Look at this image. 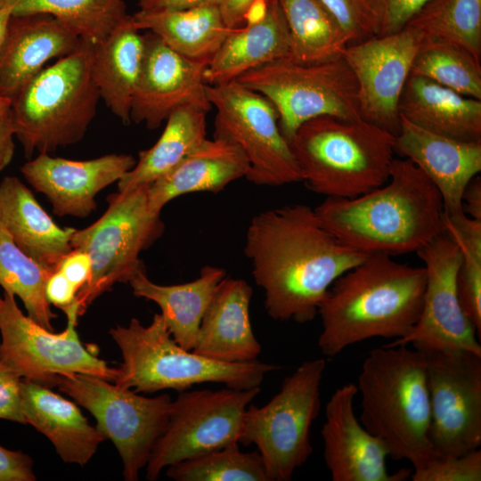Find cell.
<instances>
[{"mask_svg": "<svg viewBox=\"0 0 481 481\" xmlns=\"http://www.w3.org/2000/svg\"><path fill=\"white\" fill-rule=\"evenodd\" d=\"M244 251L267 314L298 323L312 322L333 282L369 256L343 244L306 204L256 215Z\"/></svg>", "mask_w": 481, "mask_h": 481, "instance_id": "6da1fadb", "label": "cell"}, {"mask_svg": "<svg viewBox=\"0 0 481 481\" xmlns=\"http://www.w3.org/2000/svg\"><path fill=\"white\" fill-rule=\"evenodd\" d=\"M314 210L337 239L366 255L417 253L444 232L442 197L408 159H394L381 186L355 198H326Z\"/></svg>", "mask_w": 481, "mask_h": 481, "instance_id": "7a4b0ae2", "label": "cell"}, {"mask_svg": "<svg viewBox=\"0 0 481 481\" xmlns=\"http://www.w3.org/2000/svg\"><path fill=\"white\" fill-rule=\"evenodd\" d=\"M425 285L423 266L369 255L333 282L319 306L321 353L335 357L366 339L406 337L420 317Z\"/></svg>", "mask_w": 481, "mask_h": 481, "instance_id": "3957f363", "label": "cell"}, {"mask_svg": "<svg viewBox=\"0 0 481 481\" xmlns=\"http://www.w3.org/2000/svg\"><path fill=\"white\" fill-rule=\"evenodd\" d=\"M356 387L359 420L385 444L388 457L407 460L418 469L436 456L428 439L429 394L421 351L407 345L371 350L361 365Z\"/></svg>", "mask_w": 481, "mask_h": 481, "instance_id": "277c9868", "label": "cell"}, {"mask_svg": "<svg viewBox=\"0 0 481 481\" xmlns=\"http://www.w3.org/2000/svg\"><path fill=\"white\" fill-rule=\"evenodd\" d=\"M395 139L363 118L321 116L303 123L289 144L309 190L326 198L350 199L388 180Z\"/></svg>", "mask_w": 481, "mask_h": 481, "instance_id": "5b68a950", "label": "cell"}, {"mask_svg": "<svg viewBox=\"0 0 481 481\" xmlns=\"http://www.w3.org/2000/svg\"><path fill=\"white\" fill-rule=\"evenodd\" d=\"M94 44L86 40L33 77L11 103L14 135L26 158L80 142L97 111Z\"/></svg>", "mask_w": 481, "mask_h": 481, "instance_id": "8992f818", "label": "cell"}, {"mask_svg": "<svg viewBox=\"0 0 481 481\" xmlns=\"http://www.w3.org/2000/svg\"><path fill=\"white\" fill-rule=\"evenodd\" d=\"M110 334L123 358L113 382L136 393L182 392L201 383L249 389L260 387L267 373L281 368L257 360L224 363L184 349L171 336L161 314H155L148 326L132 318L127 326L111 328Z\"/></svg>", "mask_w": 481, "mask_h": 481, "instance_id": "52a82bcc", "label": "cell"}, {"mask_svg": "<svg viewBox=\"0 0 481 481\" xmlns=\"http://www.w3.org/2000/svg\"><path fill=\"white\" fill-rule=\"evenodd\" d=\"M324 358L303 362L263 406L245 411L239 444H255L269 481H289L313 453L310 429L321 409Z\"/></svg>", "mask_w": 481, "mask_h": 481, "instance_id": "ba28073f", "label": "cell"}, {"mask_svg": "<svg viewBox=\"0 0 481 481\" xmlns=\"http://www.w3.org/2000/svg\"><path fill=\"white\" fill-rule=\"evenodd\" d=\"M148 187L109 195L105 213L89 226L74 230L72 249L86 252L92 263L90 281L77 295L78 316L115 283L129 282L144 267L141 252L162 235L165 225L160 214L149 208Z\"/></svg>", "mask_w": 481, "mask_h": 481, "instance_id": "9c48e42d", "label": "cell"}, {"mask_svg": "<svg viewBox=\"0 0 481 481\" xmlns=\"http://www.w3.org/2000/svg\"><path fill=\"white\" fill-rule=\"evenodd\" d=\"M236 81L273 103L288 142L303 123L316 117L361 118L357 82L343 55L316 63L284 57L249 70Z\"/></svg>", "mask_w": 481, "mask_h": 481, "instance_id": "30bf717a", "label": "cell"}, {"mask_svg": "<svg viewBox=\"0 0 481 481\" xmlns=\"http://www.w3.org/2000/svg\"><path fill=\"white\" fill-rule=\"evenodd\" d=\"M110 382L71 373L58 376L55 387L95 418L96 428L121 457L125 480L136 481L166 428L172 399L167 394L145 397Z\"/></svg>", "mask_w": 481, "mask_h": 481, "instance_id": "8fae6325", "label": "cell"}, {"mask_svg": "<svg viewBox=\"0 0 481 481\" xmlns=\"http://www.w3.org/2000/svg\"><path fill=\"white\" fill-rule=\"evenodd\" d=\"M216 109L214 137L234 143L246 157V178L257 185L280 186L301 182L289 142L279 126L273 103L238 81L207 85Z\"/></svg>", "mask_w": 481, "mask_h": 481, "instance_id": "7c38bea8", "label": "cell"}, {"mask_svg": "<svg viewBox=\"0 0 481 481\" xmlns=\"http://www.w3.org/2000/svg\"><path fill=\"white\" fill-rule=\"evenodd\" d=\"M67 327L54 333L25 315L15 296L0 295V356L24 379L53 387L57 377L83 373L114 381L117 368L110 367L85 346L76 327L77 311L66 314Z\"/></svg>", "mask_w": 481, "mask_h": 481, "instance_id": "4fadbf2b", "label": "cell"}, {"mask_svg": "<svg viewBox=\"0 0 481 481\" xmlns=\"http://www.w3.org/2000/svg\"><path fill=\"white\" fill-rule=\"evenodd\" d=\"M260 390L226 387L179 392L151 450L146 478L154 481L168 466L239 443L245 411Z\"/></svg>", "mask_w": 481, "mask_h": 481, "instance_id": "5bb4252c", "label": "cell"}, {"mask_svg": "<svg viewBox=\"0 0 481 481\" xmlns=\"http://www.w3.org/2000/svg\"><path fill=\"white\" fill-rule=\"evenodd\" d=\"M427 363L428 439L436 457H458L481 445V355L415 347Z\"/></svg>", "mask_w": 481, "mask_h": 481, "instance_id": "9a60e30c", "label": "cell"}, {"mask_svg": "<svg viewBox=\"0 0 481 481\" xmlns=\"http://www.w3.org/2000/svg\"><path fill=\"white\" fill-rule=\"evenodd\" d=\"M417 254L426 273L420 317L406 337L386 346L411 344L413 347L469 351L481 355L480 337L458 297L457 276L461 262L458 246L443 232Z\"/></svg>", "mask_w": 481, "mask_h": 481, "instance_id": "2e32d148", "label": "cell"}, {"mask_svg": "<svg viewBox=\"0 0 481 481\" xmlns=\"http://www.w3.org/2000/svg\"><path fill=\"white\" fill-rule=\"evenodd\" d=\"M422 40L417 30L405 26L346 46L342 55L357 82L361 118L398 133L400 97Z\"/></svg>", "mask_w": 481, "mask_h": 481, "instance_id": "e0dca14e", "label": "cell"}, {"mask_svg": "<svg viewBox=\"0 0 481 481\" xmlns=\"http://www.w3.org/2000/svg\"><path fill=\"white\" fill-rule=\"evenodd\" d=\"M208 62L177 53L151 31L144 34V55L133 94L130 120L159 128L177 108L192 106L207 113Z\"/></svg>", "mask_w": 481, "mask_h": 481, "instance_id": "ac0fdd59", "label": "cell"}, {"mask_svg": "<svg viewBox=\"0 0 481 481\" xmlns=\"http://www.w3.org/2000/svg\"><path fill=\"white\" fill-rule=\"evenodd\" d=\"M357 387L347 383L338 387L325 405V421L321 429L323 458L333 481H404L412 469L390 474L388 452L357 419L354 402Z\"/></svg>", "mask_w": 481, "mask_h": 481, "instance_id": "d6986e66", "label": "cell"}, {"mask_svg": "<svg viewBox=\"0 0 481 481\" xmlns=\"http://www.w3.org/2000/svg\"><path fill=\"white\" fill-rule=\"evenodd\" d=\"M135 163L129 154L72 160L39 153L26 162L20 172L37 192L47 197L53 214L85 218L96 208V195L118 182Z\"/></svg>", "mask_w": 481, "mask_h": 481, "instance_id": "ffe728a7", "label": "cell"}, {"mask_svg": "<svg viewBox=\"0 0 481 481\" xmlns=\"http://www.w3.org/2000/svg\"><path fill=\"white\" fill-rule=\"evenodd\" d=\"M395 151L410 159L438 190L446 215L463 212L462 195L481 171V142H468L423 129L401 117Z\"/></svg>", "mask_w": 481, "mask_h": 481, "instance_id": "44dd1931", "label": "cell"}, {"mask_svg": "<svg viewBox=\"0 0 481 481\" xmlns=\"http://www.w3.org/2000/svg\"><path fill=\"white\" fill-rule=\"evenodd\" d=\"M81 41L51 14H12L0 52V96L12 102L47 61L70 54Z\"/></svg>", "mask_w": 481, "mask_h": 481, "instance_id": "7402d4cb", "label": "cell"}, {"mask_svg": "<svg viewBox=\"0 0 481 481\" xmlns=\"http://www.w3.org/2000/svg\"><path fill=\"white\" fill-rule=\"evenodd\" d=\"M252 294L246 281L225 276L204 313L192 351L224 363L257 360L262 346L250 322Z\"/></svg>", "mask_w": 481, "mask_h": 481, "instance_id": "603a6c76", "label": "cell"}, {"mask_svg": "<svg viewBox=\"0 0 481 481\" xmlns=\"http://www.w3.org/2000/svg\"><path fill=\"white\" fill-rule=\"evenodd\" d=\"M0 223L21 251L51 272L73 249L75 228L56 224L16 176H5L0 183Z\"/></svg>", "mask_w": 481, "mask_h": 481, "instance_id": "cb8c5ba5", "label": "cell"}, {"mask_svg": "<svg viewBox=\"0 0 481 481\" xmlns=\"http://www.w3.org/2000/svg\"><path fill=\"white\" fill-rule=\"evenodd\" d=\"M26 424L46 436L66 463L85 466L105 436L82 414L77 404L31 380H21Z\"/></svg>", "mask_w": 481, "mask_h": 481, "instance_id": "d4e9b609", "label": "cell"}, {"mask_svg": "<svg viewBox=\"0 0 481 481\" xmlns=\"http://www.w3.org/2000/svg\"><path fill=\"white\" fill-rule=\"evenodd\" d=\"M249 169L246 157L234 143L207 138L175 167L149 184V208L160 214L167 203L181 195L218 192L232 182L246 177Z\"/></svg>", "mask_w": 481, "mask_h": 481, "instance_id": "484cf974", "label": "cell"}, {"mask_svg": "<svg viewBox=\"0 0 481 481\" xmlns=\"http://www.w3.org/2000/svg\"><path fill=\"white\" fill-rule=\"evenodd\" d=\"M289 34L278 0L245 25L232 29L207 65L208 85L236 80L240 75L273 61L288 57Z\"/></svg>", "mask_w": 481, "mask_h": 481, "instance_id": "4316f807", "label": "cell"}, {"mask_svg": "<svg viewBox=\"0 0 481 481\" xmlns=\"http://www.w3.org/2000/svg\"><path fill=\"white\" fill-rule=\"evenodd\" d=\"M400 117L429 132L481 142V100L424 77L410 75L400 97Z\"/></svg>", "mask_w": 481, "mask_h": 481, "instance_id": "83f0119b", "label": "cell"}, {"mask_svg": "<svg viewBox=\"0 0 481 481\" xmlns=\"http://www.w3.org/2000/svg\"><path fill=\"white\" fill-rule=\"evenodd\" d=\"M129 15L105 39L94 45L93 75L100 97L129 125L133 94L144 55V34Z\"/></svg>", "mask_w": 481, "mask_h": 481, "instance_id": "f1b7e54d", "label": "cell"}, {"mask_svg": "<svg viewBox=\"0 0 481 481\" xmlns=\"http://www.w3.org/2000/svg\"><path fill=\"white\" fill-rule=\"evenodd\" d=\"M224 277L223 268L206 265L192 281L159 285L148 278L143 267L128 283L135 297L151 300L159 306L175 341L184 349L192 350L204 313L216 286Z\"/></svg>", "mask_w": 481, "mask_h": 481, "instance_id": "f546056e", "label": "cell"}, {"mask_svg": "<svg viewBox=\"0 0 481 481\" xmlns=\"http://www.w3.org/2000/svg\"><path fill=\"white\" fill-rule=\"evenodd\" d=\"M140 30L154 33L177 53L208 62L232 29L226 26L219 5L181 11H143L132 15Z\"/></svg>", "mask_w": 481, "mask_h": 481, "instance_id": "4dcf8cb0", "label": "cell"}, {"mask_svg": "<svg viewBox=\"0 0 481 481\" xmlns=\"http://www.w3.org/2000/svg\"><path fill=\"white\" fill-rule=\"evenodd\" d=\"M206 115L192 106L175 109L166 120L159 140L139 152L134 167L118 182V191L149 185L175 167L207 139Z\"/></svg>", "mask_w": 481, "mask_h": 481, "instance_id": "1f68e13d", "label": "cell"}, {"mask_svg": "<svg viewBox=\"0 0 481 481\" xmlns=\"http://www.w3.org/2000/svg\"><path fill=\"white\" fill-rule=\"evenodd\" d=\"M289 34L288 58L316 63L342 55L351 39L320 0H278Z\"/></svg>", "mask_w": 481, "mask_h": 481, "instance_id": "d6a6232c", "label": "cell"}, {"mask_svg": "<svg viewBox=\"0 0 481 481\" xmlns=\"http://www.w3.org/2000/svg\"><path fill=\"white\" fill-rule=\"evenodd\" d=\"M4 5L12 6V15L51 14L94 45L129 16L124 0H0Z\"/></svg>", "mask_w": 481, "mask_h": 481, "instance_id": "836d02e7", "label": "cell"}, {"mask_svg": "<svg viewBox=\"0 0 481 481\" xmlns=\"http://www.w3.org/2000/svg\"><path fill=\"white\" fill-rule=\"evenodd\" d=\"M405 26L481 58V0H428Z\"/></svg>", "mask_w": 481, "mask_h": 481, "instance_id": "e575fe53", "label": "cell"}, {"mask_svg": "<svg viewBox=\"0 0 481 481\" xmlns=\"http://www.w3.org/2000/svg\"><path fill=\"white\" fill-rule=\"evenodd\" d=\"M51 272L21 251L0 223V287L18 297L28 316L53 331L56 318L45 297V283Z\"/></svg>", "mask_w": 481, "mask_h": 481, "instance_id": "d590c367", "label": "cell"}, {"mask_svg": "<svg viewBox=\"0 0 481 481\" xmlns=\"http://www.w3.org/2000/svg\"><path fill=\"white\" fill-rule=\"evenodd\" d=\"M411 74L428 78L464 96L481 100L480 60L461 46L422 40Z\"/></svg>", "mask_w": 481, "mask_h": 481, "instance_id": "8d00e7d4", "label": "cell"}, {"mask_svg": "<svg viewBox=\"0 0 481 481\" xmlns=\"http://www.w3.org/2000/svg\"><path fill=\"white\" fill-rule=\"evenodd\" d=\"M166 475L176 481H269L258 451L243 452L239 443L168 466Z\"/></svg>", "mask_w": 481, "mask_h": 481, "instance_id": "74e56055", "label": "cell"}, {"mask_svg": "<svg viewBox=\"0 0 481 481\" xmlns=\"http://www.w3.org/2000/svg\"><path fill=\"white\" fill-rule=\"evenodd\" d=\"M454 243L461 254L457 276L460 304L481 337V237L463 235Z\"/></svg>", "mask_w": 481, "mask_h": 481, "instance_id": "f35d334b", "label": "cell"}, {"mask_svg": "<svg viewBox=\"0 0 481 481\" xmlns=\"http://www.w3.org/2000/svg\"><path fill=\"white\" fill-rule=\"evenodd\" d=\"M320 1L348 34L351 44L379 35L384 16L383 0Z\"/></svg>", "mask_w": 481, "mask_h": 481, "instance_id": "ab89813d", "label": "cell"}, {"mask_svg": "<svg viewBox=\"0 0 481 481\" xmlns=\"http://www.w3.org/2000/svg\"><path fill=\"white\" fill-rule=\"evenodd\" d=\"M410 477L412 481H480L481 450L458 457L435 456L422 467L413 469Z\"/></svg>", "mask_w": 481, "mask_h": 481, "instance_id": "60d3db41", "label": "cell"}, {"mask_svg": "<svg viewBox=\"0 0 481 481\" xmlns=\"http://www.w3.org/2000/svg\"><path fill=\"white\" fill-rule=\"evenodd\" d=\"M21 380L0 356V419L26 424L21 399Z\"/></svg>", "mask_w": 481, "mask_h": 481, "instance_id": "b9f144b4", "label": "cell"}, {"mask_svg": "<svg viewBox=\"0 0 481 481\" xmlns=\"http://www.w3.org/2000/svg\"><path fill=\"white\" fill-rule=\"evenodd\" d=\"M273 0H221L219 8L226 26L236 29L258 18Z\"/></svg>", "mask_w": 481, "mask_h": 481, "instance_id": "7bdbcfd3", "label": "cell"}, {"mask_svg": "<svg viewBox=\"0 0 481 481\" xmlns=\"http://www.w3.org/2000/svg\"><path fill=\"white\" fill-rule=\"evenodd\" d=\"M428 0H383L384 16L379 35L399 31Z\"/></svg>", "mask_w": 481, "mask_h": 481, "instance_id": "ee69618b", "label": "cell"}, {"mask_svg": "<svg viewBox=\"0 0 481 481\" xmlns=\"http://www.w3.org/2000/svg\"><path fill=\"white\" fill-rule=\"evenodd\" d=\"M33 461L21 451L0 445V481H34Z\"/></svg>", "mask_w": 481, "mask_h": 481, "instance_id": "f6af8a7d", "label": "cell"}, {"mask_svg": "<svg viewBox=\"0 0 481 481\" xmlns=\"http://www.w3.org/2000/svg\"><path fill=\"white\" fill-rule=\"evenodd\" d=\"M78 291L88 283L92 274V263L89 255L80 249H73L61 261L58 269Z\"/></svg>", "mask_w": 481, "mask_h": 481, "instance_id": "bcb514c9", "label": "cell"}, {"mask_svg": "<svg viewBox=\"0 0 481 481\" xmlns=\"http://www.w3.org/2000/svg\"><path fill=\"white\" fill-rule=\"evenodd\" d=\"M45 291L48 302L64 313L77 305L78 289L59 270L48 277Z\"/></svg>", "mask_w": 481, "mask_h": 481, "instance_id": "7dc6e473", "label": "cell"}, {"mask_svg": "<svg viewBox=\"0 0 481 481\" xmlns=\"http://www.w3.org/2000/svg\"><path fill=\"white\" fill-rule=\"evenodd\" d=\"M14 126L11 106L0 110V172L12 161L15 144Z\"/></svg>", "mask_w": 481, "mask_h": 481, "instance_id": "c3c4849f", "label": "cell"}, {"mask_svg": "<svg viewBox=\"0 0 481 481\" xmlns=\"http://www.w3.org/2000/svg\"><path fill=\"white\" fill-rule=\"evenodd\" d=\"M221 0H139L143 11H181L208 4H218Z\"/></svg>", "mask_w": 481, "mask_h": 481, "instance_id": "681fc988", "label": "cell"}, {"mask_svg": "<svg viewBox=\"0 0 481 481\" xmlns=\"http://www.w3.org/2000/svg\"><path fill=\"white\" fill-rule=\"evenodd\" d=\"M463 212L471 218L481 220V178L473 177L462 195Z\"/></svg>", "mask_w": 481, "mask_h": 481, "instance_id": "f907efd6", "label": "cell"}, {"mask_svg": "<svg viewBox=\"0 0 481 481\" xmlns=\"http://www.w3.org/2000/svg\"><path fill=\"white\" fill-rule=\"evenodd\" d=\"M12 14V5L0 6V52L6 37L8 23Z\"/></svg>", "mask_w": 481, "mask_h": 481, "instance_id": "816d5d0a", "label": "cell"}, {"mask_svg": "<svg viewBox=\"0 0 481 481\" xmlns=\"http://www.w3.org/2000/svg\"><path fill=\"white\" fill-rule=\"evenodd\" d=\"M11 103V100L0 96V110L10 107Z\"/></svg>", "mask_w": 481, "mask_h": 481, "instance_id": "f5cc1de1", "label": "cell"}]
</instances>
